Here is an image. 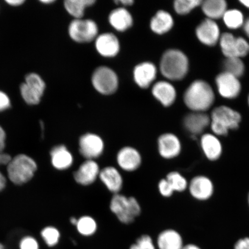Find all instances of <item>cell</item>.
<instances>
[{
  "instance_id": "32",
  "label": "cell",
  "mask_w": 249,
  "mask_h": 249,
  "mask_svg": "<svg viewBox=\"0 0 249 249\" xmlns=\"http://www.w3.org/2000/svg\"><path fill=\"white\" fill-rule=\"evenodd\" d=\"M166 179L170 183L174 192L184 191L188 186V182L185 177L176 171L168 174Z\"/></svg>"
},
{
  "instance_id": "15",
  "label": "cell",
  "mask_w": 249,
  "mask_h": 249,
  "mask_svg": "<svg viewBox=\"0 0 249 249\" xmlns=\"http://www.w3.org/2000/svg\"><path fill=\"white\" fill-rule=\"evenodd\" d=\"M213 185L211 179L205 176H197L191 180L189 191L194 198L198 200L209 199L213 193Z\"/></svg>"
},
{
  "instance_id": "12",
  "label": "cell",
  "mask_w": 249,
  "mask_h": 249,
  "mask_svg": "<svg viewBox=\"0 0 249 249\" xmlns=\"http://www.w3.org/2000/svg\"><path fill=\"white\" fill-rule=\"evenodd\" d=\"M197 38L204 45L213 46L219 41V27L215 21L206 18L198 25L196 30Z\"/></svg>"
},
{
  "instance_id": "48",
  "label": "cell",
  "mask_w": 249,
  "mask_h": 249,
  "mask_svg": "<svg viewBox=\"0 0 249 249\" xmlns=\"http://www.w3.org/2000/svg\"><path fill=\"white\" fill-rule=\"evenodd\" d=\"M182 249H201L200 247H198L197 245L195 244H187L183 246Z\"/></svg>"
},
{
  "instance_id": "7",
  "label": "cell",
  "mask_w": 249,
  "mask_h": 249,
  "mask_svg": "<svg viewBox=\"0 0 249 249\" xmlns=\"http://www.w3.org/2000/svg\"><path fill=\"white\" fill-rule=\"evenodd\" d=\"M97 24L92 20L82 18L74 19L69 26V34L74 41L79 43L89 42L97 37Z\"/></svg>"
},
{
  "instance_id": "11",
  "label": "cell",
  "mask_w": 249,
  "mask_h": 249,
  "mask_svg": "<svg viewBox=\"0 0 249 249\" xmlns=\"http://www.w3.org/2000/svg\"><path fill=\"white\" fill-rule=\"evenodd\" d=\"M100 167L94 160H86L73 174V178L78 184L89 186L99 178Z\"/></svg>"
},
{
  "instance_id": "49",
  "label": "cell",
  "mask_w": 249,
  "mask_h": 249,
  "mask_svg": "<svg viewBox=\"0 0 249 249\" xmlns=\"http://www.w3.org/2000/svg\"><path fill=\"white\" fill-rule=\"evenodd\" d=\"M240 2L245 7L249 9V0H241Z\"/></svg>"
},
{
  "instance_id": "42",
  "label": "cell",
  "mask_w": 249,
  "mask_h": 249,
  "mask_svg": "<svg viewBox=\"0 0 249 249\" xmlns=\"http://www.w3.org/2000/svg\"><path fill=\"white\" fill-rule=\"evenodd\" d=\"M6 139H7V135H6L5 130L0 125V152H3L4 150Z\"/></svg>"
},
{
  "instance_id": "9",
  "label": "cell",
  "mask_w": 249,
  "mask_h": 249,
  "mask_svg": "<svg viewBox=\"0 0 249 249\" xmlns=\"http://www.w3.org/2000/svg\"><path fill=\"white\" fill-rule=\"evenodd\" d=\"M216 84L219 94L223 98L235 99L240 94L241 84L238 78L225 71L218 74Z\"/></svg>"
},
{
  "instance_id": "29",
  "label": "cell",
  "mask_w": 249,
  "mask_h": 249,
  "mask_svg": "<svg viewBox=\"0 0 249 249\" xmlns=\"http://www.w3.org/2000/svg\"><path fill=\"white\" fill-rule=\"evenodd\" d=\"M223 68L226 72L238 77L244 74L245 67L241 58L238 57L226 58L223 62Z\"/></svg>"
},
{
  "instance_id": "50",
  "label": "cell",
  "mask_w": 249,
  "mask_h": 249,
  "mask_svg": "<svg viewBox=\"0 0 249 249\" xmlns=\"http://www.w3.org/2000/svg\"><path fill=\"white\" fill-rule=\"evenodd\" d=\"M77 220L78 219H76V217H71L70 219V222H71V225H73L76 226V224L77 223Z\"/></svg>"
},
{
  "instance_id": "51",
  "label": "cell",
  "mask_w": 249,
  "mask_h": 249,
  "mask_svg": "<svg viewBox=\"0 0 249 249\" xmlns=\"http://www.w3.org/2000/svg\"><path fill=\"white\" fill-rule=\"evenodd\" d=\"M42 3L45 4H51V3L53 2L54 1H52V0H45V1H40Z\"/></svg>"
},
{
  "instance_id": "13",
  "label": "cell",
  "mask_w": 249,
  "mask_h": 249,
  "mask_svg": "<svg viewBox=\"0 0 249 249\" xmlns=\"http://www.w3.org/2000/svg\"><path fill=\"white\" fill-rule=\"evenodd\" d=\"M158 147L159 153L166 160L177 157L181 151V143L178 137L170 133L163 134L158 138Z\"/></svg>"
},
{
  "instance_id": "36",
  "label": "cell",
  "mask_w": 249,
  "mask_h": 249,
  "mask_svg": "<svg viewBox=\"0 0 249 249\" xmlns=\"http://www.w3.org/2000/svg\"><path fill=\"white\" fill-rule=\"evenodd\" d=\"M130 249H156V248L151 236L144 235L140 237Z\"/></svg>"
},
{
  "instance_id": "38",
  "label": "cell",
  "mask_w": 249,
  "mask_h": 249,
  "mask_svg": "<svg viewBox=\"0 0 249 249\" xmlns=\"http://www.w3.org/2000/svg\"><path fill=\"white\" fill-rule=\"evenodd\" d=\"M20 249H39L38 241L31 236H25L21 239L19 244Z\"/></svg>"
},
{
  "instance_id": "45",
  "label": "cell",
  "mask_w": 249,
  "mask_h": 249,
  "mask_svg": "<svg viewBox=\"0 0 249 249\" xmlns=\"http://www.w3.org/2000/svg\"><path fill=\"white\" fill-rule=\"evenodd\" d=\"M6 185H7V179L0 171V192L5 189Z\"/></svg>"
},
{
  "instance_id": "35",
  "label": "cell",
  "mask_w": 249,
  "mask_h": 249,
  "mask_svg": "<svg viewBox=\"0 0 249 249\" xmlns=\"http://www.w3.org/2000/svg\"><path fill=\"white\" fill-rule=\"evenodd\" d=\"M202 2L201 0H177L174 2V7L177 14L186 15L201 5Z\"/></svg>"
},
{
  "instance_id": "39",
  "label": "cell",
  "mask_w": 249,
  "mask_h": 249,
  "mask_svg": "<svg viewBox=\"0 0 249 249\" xmlns=\"http://www.w3.org/2000/svg\"><path fill=\"white\" fill-rule=\"evenodd\" d=\"M158 188L161 195L165 197H170L173 194L174 191L166 178L160 180L158 184Z\"/></svg>"
},
{
  "instance_id": "46",
  "label": "cell",
  "mask_w": 249,
  "mask_h": 249,
  "mask_svg": "<svg viewBox=\"0 0 249 249\" xmlns=\"http://www.w3.org/2000/svg\"><path fill=\"white\" fill-rule=\"evenodd\" d=\"M117 4H121L124 6L131 5L133 4L134 1L132 0H121V1H117Z\"/></svg>"
},
{
  "instance_id": "26",
  "label": "cell",
  "mask_w": 249,
  "mask_h": 249,
  "mask_svg": "<svg viewBox=\"0 0 249 249\" xmlns=\"http://www.w3.org/2000/svg\"><path fill=\"white\" fill-rule=\"evenodd\" d=\"M95 2L93 0H67L64 2V7L68 13L78 19L83 17L85 9Z\"/></svg>"
},
{
  "instance_id": "44",
  "label": "cell",
  "mask_w": 249,
  "mask_h": 249,
  "mask_svg": "<svg viewBox=\"0 0 249 249\" xmlns=\"http://www.w3.org/2000/svg\"><path fill=\"white\" fill-rule=\"evenodd\" d=\"M25 2H26L25 0H6L5 1V2L12 7H20L24 4Z\"/></svg>"
},
{
  "instance_id": "4",
  "label": "cell",
  "mask_w": 249,
  "mask_h": 249,
  "mask_svg": "<svg viewBox=\"0 0 249 249\" xmlns=\"http://www.w3.org/2000/svg\"><path fill=\"white\" fill-rule=\"evenodd\" d=\"M210 126L214 135L226 136L230 130L238 128L241 114L226 106H220L212 112Z\"/></svg>"
},
{
  "instance_id": "31",
  "label": "cell",
  "mask_w": 249,
  "mask_h": 249,
  "mask_svg": "<svg viewBox=\"0 0 249 249\" xmlns=\"http://www.w3.org/2000/svg\"><path fill=\"white\" fill-rule=\"evenodd\" d=\"M23 82L29 88L42 97L45 91L46 84L41 76L38 73L31 72L27 74Z\"/></svg>"
},
{
  "instance_id": "41",
  "label": "cell",
  "mask_w": 249,
  "mask_h": 249,
  "mask_svg": "<svg viewBox=\"0 0 249 249\" xmlns=\"http://www.w3.org/2000/svg\"><path fill=\"white\" fill-rule=\"evenodd\" d=\"M234 249H249V238H243L235 243Z\"/></svg>"
},
{
  "instance_id": "52",
  "label": "cell",
  "mask_w": 249,
  "mask_h": 249,
  "mask_svg": "<svg viewBox=\"0 0 249 249\" xmlns=\"http://www.w3.org/2000/svg\"><path fill=\"white\" fill-rule=\"evenodd\" d=\"M0 249H5L4 245L0 243Z\"/></svg>"
},
{
  "instance_id": "25",
  "label": "cell",
  "mask_w": 249,
  "mask_h": 249,
  "mask_svg": "<svg viewBox=\"0 0 249 249\" xmlns=\"http://www.w3.org/2000/svg\"><path fill=\"white\" fill-rule=\"evenodd\" d=\"M201 6L207 18L213 20L222 18L227 10V4L225 0H206L202 1Z\"/></svg>"
},
{
  "instance_id": "27",
  "label": "cell",
  "mask_w": 249,
  "mask_h": 249,
  "mask_svg": "<svg viewBox=\"0 0 249 249\" xmlns=\"http://www.w3.org/2000/svg\"><path fill=\"white\" fill-rule=\"evenodd\" d=\"M78 232L86 236H91L98 229L97 223L92 216L85 215L78 219L76 225Z\"/></svg>"
},
{
  "instance_id": "3",
  "label": "cell",
  "mask_w": 249,
  "mask_h": 249,
  "mask_svg": "<svg viewBox=\"0 0 249 249\" xmlns=\"http://www.w3.org/2000/svg\"><path fill=\"white\" fill-rule=\"evenodd\" d=\"M7 167L8 178L16 185L29 182L38 169L36 161L29 156L23 154L12 158Z\"/></svg>"
},
{
  "instance_id": "33",
  "label": "cell",
  "mask_w": 249,
  "mask_h": 249,
  "mask_svg": "<svg viewBox=\"0 0 249 249\" xmlns=\"http://www.w3.org/2000/svg\"><path fill=\"white\" fill-rule=\"evenodd\" d=\"M19 91L21 98L27 105H37L41 100V96L29 88L24 82L20 85Z\"/></svg>"
},
{
  "instance_id": "54",
  "label": "cell",
  "mask_w": 249,
  "mask_h": 249,
  "mask_svg": "<svg viewBox=\"0 0 249 249\" xmlns=\"http://www.w3.org/2000/svg\"><path fill=\"white\" fill-rule=\"evenodd\" d=\"M248 201H249V197H248Z\"/></svg>"
},
{
  "instance_id": "40",
  "label": "cell",
  "mask_w": 249,
  "mask_h": 249,
  "mask_svg": "<svg viewBox=\"0 0 249 249\" xmlns=\"http://www.w3.org/2000/svg\"><path fill=\"white\" fill-rule=\"evenodd\" d=\"M11 107V100L9 96L0 90V113L8 110Z\"/></svg>"
},
{
  "instance_id": "6",
  "label": "cell",
  "mask_w": 249,
  "mask_h": 249,
  "mask_svg": "<svg viewBox=\"0 0 249 249\" xmlns=\"http://www.w3.org/2000/svg\"><path fill=\"white\" fill-rule=\"evenodd\" d=\"M92 85L96 91L104 95H110L116 91L118 86L117 74L107 67H101L93 72Z\"/></svg>"
},
{
  "instance_id": "8",
  "label": "cell",
  "mask_w": 249,
  "mask_h": 249,
  "mask_svg": "<svg viewBox=\"0 0 249 249\" xmlns=\"http://www.w3.org/2000/svg\"><path fill=\"white\" fill-rule=\"evenodd\" d=\"M80 154L86 160H94L104 153V140L95 133H87L80 137L79 142Z\"/></svg>"
},
{
  "instance_id": "43",
  "label": "cell",
  "mask_w": 249,
  "mask_h": 249,
  "mask_svg": "<svg viewBox=\"0 0 249 249\" xmlns=\"http://www.w3.org/2000/svg\"><path fill=\"white\" fill-rule=\"evenodd\" d=\"M12 159L10 155L5 153L4 152H0V165H5L7 166Z\"/></svg>"
},
{
  "instance_id": "21",
  "label": "cell",
  "mask_w": 249,
  "mask_h": 249,
  "mask_svg": "<svg viewBox=\"0 0 249 249\" xmlns=\"http://www.w3.org/2000/svg\"><path fill=\"white\" fill-rule=\"evenodd\" d=\"M202 151L208 160H216L222 154V145L219 139L214 134L206 133L201 138Z\"/></svg>"
},
{
  "instance_id": "18",
  "label": "cell",
  "mask_w": 249,
  "mask_h": 249,
  "mask_svg": "<svg viewBox=\"0 0 249 249\" xmlns=\"http://www.w3.org/2000/svg\"><path fill=\"white\" fill-rule=\"evenodd\" d=\"M157 74V68L154 64L149 62H142L137 65L134 70V79L140 87L146 89L154 82Z\"/></svg>"
},
{
  "instance_id": "10",
  "label": "cell",
  "mask_w": 249,
  "mask_h": 249,
  "mask_svg": "<svg viewBox=\"0 0 249 249\" xmlns=\"http://www.w3.org/2000/svg\"><path fill=\"white\" fill-rule=\"evenodd\" d=\"M117 163L121 169L126 172H133L139 169L142 163V155L138 149L125 146L117 154Z\"/></svg>"
},
{
  "instance_id": "20",
  "label": "cell",
  "mask_w": 249,
  "mask_h": 249,
  "mask_svg": "<svg viewBox=\"0 0 249 249\" xmlns=\"http://www.w3.org/2000/svg\"><path fill=\"white\" fill-rule=\"evenodd\" d=\"M152 92L154 97L165 107L172 105L177 98L176 89L166 81H160L155 83Z\"/></svg>"
},
{
  "instance_id": "17",
  "label": "cell",
  "mask_w": 249,
  "mask_h": 249,
  "mask_svg": "<svg viewBox=\"0 0 249 249\" xmlns=\"http://www.w3.org/2000/svg\"><path fill=\"white\" fill-rule=\"evenodd\" d=\"M51 163L55 169L64 171L72 166L74 158L72 154L64 145L55 146L51 151Z\"/></svg>"
},
{
  "instance_id": "2",
  "label": "cell",
  "mask_w": 249,
  "mask_h": 249,
  "mask_svg": "<svg viewBox=\"0 0 249 249\" xmlns=\"http://www.w3.org/2000/svg\"><path fill=\"white\" fill-rule=\"evenodd\" d=\"M160 71L161 74L169 80H182L188 72V58L179 50H168L161 58Z\"/></svg>"
},
{
  "instance_id": "28",
  "label": "cell",
  "mask_w": 249,
  "mask_h": 249,
  "mask_svg": "<svg viewBox=\"0 0 249 249\" xmlns=\"http://www.w3.org/2000/svg\"><path fill=\"white\" fill-rule=\"evenodd\" d=\"M222 18L226 26L231 29H237L245 22L244 15L236 9L227 10Z\"/></svg>"
},
{
  "instance_id": "23",
  "label": "cell",
  "mask_w": 249,
  "mask_h": 249,
  "mask_svg": "<svg viewBox=\"0 0 249 249\" xmlns=\"http://www.w3.org/2000/svg\"><path fill=\"white\" fill-rule=\"evenodd\" d=\"M109 23L114 29L124 31L129 29L133 24V18L128 11L124 8L114 9L109 15Z\"/></svg>"
},
{
  "instance_id": "16",
  "label": "cell",
  "mask_w": 249,
  "mask_h": 249,
  "mask_svg": "<svg viewBox=\"0 0 249 249\" xmlns=\"http://www.w3.org/2000/svg\"><path fill=\"white\" fill-rule=\"evenodd\" d=\"M95 47L98 52L105 57L116 56L120 51L119 40L110 33H105L96 37Z\"/></svg>"
},
{
  "instance_id": "1",
  "label": "cell",
  "mask_w": 249,
  "mask_h": 249,
  "mask_svg": "<svg viewBox=\"0 0 249 249\" xmlns=\"http://www.w3.org/2000/svg\"><path fill=\"white\" fill-rule=\"evenodd\" d=\"M214 98L213 90L209 84L204 80H197L187 89L183 100L191 110L203 113L213 104Z\"/></svg>"
},
{
  "instance_id": "37",
  "label": "cell",
  "mask_w": 249,
  "mask_h": 249,
  "mask_svg": "<svg viewBox=\"0 0 249 249\" xmlns=\"http://www.w3.org/2000/svg\"><path fill=\"white\" fill-rule=\"evenodd\" d=\"M236 57L241 58L249 53V43L242 37L236 39L235 46Z\"/></svg>"
},
{
  "instance_id": "5",
  "label": "cell",
  "mask_w": 249,
  "mask_h": 249,
  "mask_svg": "<svg viewBox=\"0 0 249 249\" xmlns=\"http://www.w3.org/2000/svg\"><path fill=\"white\" fill-rule=\"evenodd\" d=\"M110 209L118 220L125 225L133 223L142 211L141 207L136 198L127 197L120 194H115L112 197Z\"/></svg>"
},
{
  "instance_id": "34",
  "label": "cell",
  "mask_w": 249,
  "mask_h": 249,
  "mask_svg": "<svg viewBox=\"0 0 249 249\" xmlns=\"http://www.w3.org/2000/svg\"><path fill=\"white\" fill-rule=\"evenodd\" d=\"M41 236L48 247H53L60 241V232L54 227H46L41 231Z\"/></svg>"
},
{
  "instance_id": "30",
  "label": "cell",
  "mask_w": 249,
  "mask_h": 249,
  "mask_svg": "<svg viewBox=\"0 0 249 249\" xmlns=\"http://www.w3.org/2000/svg\"><path fill=\"white\" fill-rule=\"evenodd\" d=\"M236 37L229 33L220 36L219 43L223 54L226 58L236 57L235 53Z\"/></svg>"
},
{
  "instance_id": "53",
  "label": "cell",
  "mask_w": 249,
  "mask_h": 249,
  "mask_svg": "<svg viewBox=\"0 0 249 249\" xmlns=\"http://www.w3.org/2000/svg\"><path fill=\"white\" fill-rule=\"evenodd\" d=\"M248 104H249V95L248 96Z\"/></svg>"
},
{
  "instance_id": "19",
  "label": "cell",
  "mask_w": 249,
  "mask_h": 249,
  "mask_svg": "<svg viewBox=\"0 0 249 249\" xmlns=\"http://www.w3.org/2000/svg\"><path fill=\"white\" fill-rule=\"evenodd\" d=\"M211 118L202 112L190 113L183 120L185 129L193 135H197L204 131L210 125Z\"/></svg>"
},
{
  "instance_id": "22",
  "label": "cell",
  "mask_w": 249,
  "mask_h": 249,
  "mask_svg": "<svg viewBox=\"0 0 249 249\" xmlns=\"http://www.w3.org/2000/svg\"><path fill=\"white\" fill-rule=\"evenodd\" d=\"M159 249H182L183 239L180 233L176 230H164L159 235L157 239Z\"/></svg>"
},
{
  "instance_id": "14",
  "label": "cell",
  "mask_w": 249,
  "mask_h": 249,
  "mask_svg": "<svg viewBox=\"0 0 249 249\" xmlns=\"http://www.w3.org/2000/svg\"><path fill=\"white\" fill-rule=\"evenodd\" d=\"M99 178L108 191L114 195L120 194L124 180L120 171L113 166H107L101 170Z\"/></svg>"
},
{
  "instance_id": "24",
  "label": "cell",
  "mask_w": 249,
  "mask_h": 249,
  "mask_svg": "<svg viewBox=\"0 0 249 249\" xmlns=\"http://www.w3.org/2000/svg\"><path fill=\"white\" fill-rule=\"evenodd\" d=\"M173 25L172 16L169 12L162 10L158 11L152 18L150 22L152 31L160 35L169 32L172 29Z\"/></svg>"
},
{
  "instance_id": "47",
  "label": "cell",
  "mask_w": 249,
  "mask_h": 249,
  "mask_svg": "<svg viewBox=\"0 0 249 249\" xmlns=\"http://www.w3.org/2000/svg\"><path fill=\"white\" fill-rule=\"evenodd\" d=\"M244 29L246 34L249 38V18L247 20L245 21L244 25Z\"/></svg>"
}]
</instances>
